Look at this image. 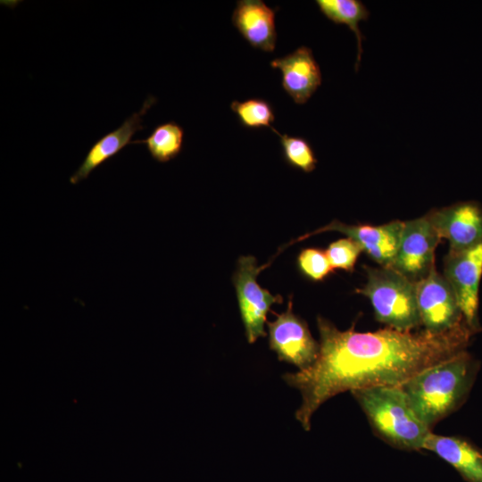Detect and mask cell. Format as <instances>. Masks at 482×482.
<instances>
[{
  "label": "cell",
  "mask_w": 482,
  "mask_h": 482,
  "mask_svg": "<svg viewBox=\"0 0 482 482\" xmlns=\"http://www.w3.org/2000/svg\"><path fill=\"white\" fill-rule=\"evenodd\" d=\"M320 351L309 368L283 375L298 389L302 403L295 418L304 430L313 413L329 398L345 391L400 386L422 370L465 350L474 332L466 323L434 334L386 327L374 332L341 331L319 316Z\"/></svg>",
  "instance_id": "cell-1"
},
{
  "label": "cell",
  "mask_w": 482,
  "mask_h": 482,
  "mask_svg": "<svg viewBox=\"0 0 482 482\" xmlns=\"http://www.w3.org/2000/svg\"><path fill=\"white\" fill-rule=\"evenodd\" d=\"M477 370V362L463 350L422 370L399 386L417 416L430 428L461 404Z\"/></svg>",
  "instance_id": "cell-2"
},
{
  "label": "cell",
  "mask_w": 482,
  "mask_h": 482,
  "mask_svg": "<svg viewBox=\"0 0 482 482\" xmlns=\"http://www.w3.org/2000/svg\"><path fill=\"white\" fill-rule=\"evenodd\" d=\"M376 432L405 450L423 449L430 428L417 416L399 386H378L352 391Z\"/></svg>",
  "instance_id": "cell-3"
},
{
  "label": "cell",
  "mask_w": 482,
  "mask_h": 482,
  "mask_svg": "<svg viewBox=\"0 0 482 482\" xmlns=\"http://www.w3.org/2000/svg\"><path fill=\"white\" fill-rule=\"evenodd\" d=\"M367 282L356 292L368 297L378 321L401 331L421 324L416 283L391 267L365 266Z\"/></svg>",
  "instance_id": "cell-4"
},
{
  "label": "cell",
  "mask_w": 482,
  "mask_h": 482,
  "mask_svg": "<svg viewBox=\"0 0 482 482\" xmlns=\"http://www.w3.org/2000/svg\"><path fill=\"white\" fill-rule=\"evenodd\" d=\"M266 266H257L252 255L240 256L233 275L239 312L250 344L265 337L267 313L274 303L282 302L280 295L270 294L257 282L259 272Z\"/></svg>",
  "instance_id": "cell-5"
},
{
  "label": "cell",
  "mask_w": 482,
  "mask_h": 482,
  "mask_svg": "<svg viewBox=\"0 0 482 482\" xmlns=\"http://www.w3.org/2000/svg\"><path fill=\"white\" fill-rule=\"evenodd\" d=\"M439 239L427 216L404 221L391 268L417 283L435 267V251Z\"/></svg>",
  "instance_id": "cell-6"
},
{
  "label": "cell",
  "mask_w": 482,
  "mask_h": 482,
  "mask_svg": "<svg viewBox=\"0 0 482 482\" xmlns=\"http://www.w3.org/2000/svg\"><path fill=\"white\" fill-rule=\"evenodd\" d=\"M270 348L279 361L293 364L299 370L312 366L318 358L320 344L312 337L305 320L293 312L289 299L286 312L267 321Z\"/></svg>",
  "instance_id": "cell-7"
},
{
  "label": "cell",
  "mask_w": 482,
  "mask_h": 482,
  "mask_svg": "<svg viewBox=\"0 0 482 482\" xmlns=\"http://www.w3.org/2000/svg\"><path fill=\"white\" fill-rule=\"evenodd\" d=\"M416 293L425 330L438 334L466 323L452 287L435 267L416 283Z\"/></svg>",
  "instance_id": "cell-8"
},
{
  "label": "cell",
  "mask_w": 482,
  "mask_h": 482,
  "mask_svg": "<svg viewBox=\"0 0 482 482\" xmlns=\"http://www.w3.org/2000/svg\"><path fill=\"white\" fill-rule=\"evenodd\" d=\"M445 278L452 287L468 327L477 333L478 290L482 276V244L461 252H449L445 261Z\"/></svg>",
  "instance_id": "cell-9"
},
{
  "label": "cell",
  "mask_w": 482,
  "mask_h": 482,
  "mask_svg": "<svg viewBox=\"0 0 482 482\" xmlns=\"http://www.w3.org/2000/svg\"><path fill=\"white\" fill-rule=\"evenodd\" d=\"M450 252H461L482 244V207L463 202L435 210L426 215Z\"/></svg>",
  "instance_id": "cell-10"
},
{
  "label": "cell",
  "mask_w": 482,
  "mask_h": 482,
  "mask_svg": "<svg viewBox=\"0 0 482 482\" xmlns=\"http://www.w3.org/2000/svg\"><path fill=\"white\" fill-rule=\"evenodd\" d=\"M403 222L395 220L380 226L347 225L338 220L305 234L295 241L326 231H337L355 241L381 267H391L399 245ZM294 241V242H295Z\"/></svg>",
  "instance_id": "cell-11"
},
{
  "label": "cell",
  "mask_w": 482,
  "mask_h": 482,
  "mask_svg": "<svg viewBox=\"0 0 482 482\" xmlns=\"http://www.w3.org/2000/svg\"><path fill=\"white\" fill-rule=\"evenodd\" d=\"M270 64L281 71L282 87L297 104H305L321 85L320 65L308 46H302L283 57L273 59Z\"/></svg>",
  "instance_id": "cell-12"
},
{
  "label": "cell",
  "mask_w": 482,
  "mask_h": 482,
  "mask_svg": "<svg viewBox=\"0 0 482 482\" xmlns=\"http://www.w3.org/2000/svg\"><path fill=\"white\" fill-rule=\"evenodd\" d=\"M155 103L156 98L149 96L139 111L127 118L119 128L98 139L90 147L77 170L71 176L70 183L76 185L86 179L95 169L116 155L126 145H132L133 136L144 129L143 116Z\"/></svg>",
  "instance_id": "cell-13"
},
{
  "label": "cell",
  "mask_w": 482,
  "mask_h": 482,
  "mask_svg": "<svg viewBox=\"0 0 482 482\" xmlns=\"http://www.w3.org/2000/svg\"><path fill=\"white\" fill-rule=\"evenodd\" d=\"M276 12L262 0H238L231 20L252 47L273 52L277 42Z\"/></svg>",
  "instance_id": "cell-14"
},
{
  "label": "cell",
  "mask_w": 482,
  "mask_h": 482,
  "mask_svg": "<svg viewBox=\"0 0 482 482\" xmlns=\"http://www.w3.org/2000/svg\"><path fill=\"white\" fill-rule=\"evenodd\" d=\"M423 449L453 466L467 482H482V450L469 441L430 432Z\"/></svg>",
  "instance_id": "cell-15"
},
{
  "label": "cell",
  "mask_w": 482,
  "mask_h": 482,
  "mask_svg": "<svg viewBox=\"0 0 482 482\" xmlns=\"http://www.w3.org/2000/svg\"><path fill=\"white\" fill-rule=\"evenodd\" d=\"M316 4L328 20L336 24H345L354 33L357 40L354 68L357 71L363 53L362 43L364 40L359 24L368 20L370 16L368 8L360 0H317Z\"/></svg>",
  "instance_id": "cell-16"
},
{
  "label": "cell",
  "mask_w": 482,
  "mask_h": 482,
  "mask_svg": "<svg viewBox=\"0 0 482 482\" xmlns=\"http://www.w3.org/2000/svg\"><path fill=\"white\" fill-rule=\"evenodd\" d=\"M184 129L171 120L157 125L145 139L134 140L132 144H145L154 160L167 162L176 158L183 148Z\"/></svg>",
  "instance_id": "cell-17"
},
{
  "label": "cell",
  "mask_w": 482,
  "mask_h": 482,
  "mask_svg": "<svg viewBox=\"0 0 482 482\" xmlns=\"http://www.w3.org/2000/svg\"><path fill=\"white\" fill-rule=\"evenodd\" d=\"M230 109L238 118L243 127L248 129L272 128L275 120L272 106L262 98H249L245 101L235 100Z\"/></svg>",
  "instance_id": "cell-18"
},
{
  "label": "cell",
  "mask_w": 482,
  "mask_h": 482,
  "mask_svg": "<svg viewBox=\"0 0 482 482\" xmlns=\"http://www.w3.org/2000/svg\"><path fill=\"white\" fill-rule=\"evenodd\" d=\"M271 129L278 136L284 159L290 166L303 172H312L315 169L318 160L305 138L280 134L273 127Z\"/></svg>",
  "instance_id": "cell-19"
},
{
  "label": "cell",
  "mask_w": 482,
  "mask_h": 482,
  "mask_svg": "<svg viewBox=\"0 0 482 482\" xmlns=\"http://www.w3.org/2000/svg\"><path fill=\"white\" fill-rule=\"evenodd\" d=\"M325 252L333 270L351 271L362 249L355 241L347 237L331 243Z\"/></svg>",
  "instance_id": "cell-20"
},
{
  "label": "cell",
  "mask_w": 482,
  "mask_h": 482,
  "mask_svg": "<svg viewBox=\"0 0 482 482\" xmlns=\"http://www.w3.org/2000/svg\"><path fill=\"white\" fill-rule=\"evenodd\" d=\"M297 264L300 271L314 281L322 280L333 271L326 252L318 248L302 250Z\"/></svg>",
  "instance_id": "cell-21"
}]
</instances>
